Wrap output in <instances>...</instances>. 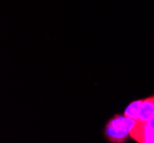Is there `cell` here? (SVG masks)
I'll return each instance as SVG.
<instances>
[{
  "instance_id": "obj_1",
  "label": "cell",
  "mask_w": 154,
  "mask_h": 143,
  "mask_svg": "<svg viewBox=\"0 0 154 143\" xmlns=\"http://www.w3.org/2000/svg\"><path fill=\"white\" fill-rule=\"evenodd\" d=\"M136 120L131 118L123 116H115L110 119L106 126V136L112 142H123L128 135H130V130L135 125Z\"/></svg>"
},
{
  "instance_id": "obj_2",
  "label": "cell",
  "mask_w": 154,
  "mask_h": 143,
  "mask_svg": "<svg viewBox=\"0 0 154 143\" xmlns=\"http://www.w3.org/2000/svg\"><path fill=\"white\" fill-rule=\"evenodd\" d=\"M129 136L139 143H154V128L148 121L136 120Z\"/></svg>"
},
{
  "instance_id": "obj_3",
  "label": "cell",
  "mask_w": 154,
  "mask_h": 143,
  "mask_svg": "<svg viewBox=\"0 0 154 143\" xmlns=\"http://www.w3.org/2000/svg\"><path fill=\"white\" fill-rule=\"evenodd\" d=\"M154 117V96L141 100L140 113L137 120L140 121H149Z\"/></svg>"
},
{
  "instance_id": "obj_4",
  "label": "cell",
  "mask_w": 154,
  "mask_h": 143,
  "mask_svg": "<svg viewBox=\"0 0 154 143\" xmlns=\"http://www.w3.org/2000/svg\"><path fill=\"white\" fill-rule=\"evenodd\" d=\"M140 105H141V100L135 101L129 105L128 108L124 111V116L128 118H131L134 120H137L139 118V113H140Z\"/></svg>"
},
{
  "instance_id": "obj_5",
  "label": "cell",
  "mask_w": 154,
  "mask_h": 143,
  "mask_svg": "<svg viewBox=\"0 0 154 143\" xmlns=\"http://www.w3.org/2000/svg\"><path fill=\"white\" fill-rule=\"evenodd\" d=\"M148 123H149V125H151V126H152V127L154 128V117L152 118V119H151V120H149Z\"/></svg>"
}]
</instances>
